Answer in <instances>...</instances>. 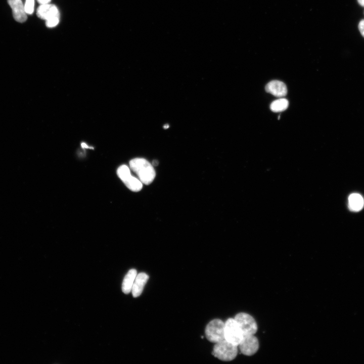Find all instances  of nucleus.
Instances as JSON below:
<instances>
[{
  "instance_id": "obj_1",
  "label": "nucleus",
  "mask_w": 364,
  "mask_h": 364,
  "mask_svg": "<svg viewBox=\"0 0 364 364\" xmlns=\"http://www.w3.org/2000/svg\"><path fill=\"white\" fill-rule=\"evenodd\" d=\"M129 166L143 184L149 185L155 177L156 172L153 165L144 158H136L131 160Z\"/></svg>"
},
{
  "instance_id": "obj_2",
  "label": "nucleus",
  "mask_w": 364,
  "mask_h": 364,
  "mask_svg": "<svg viewBox=\"0 0 364 364\" xmlns=\"http://www.w3.org/2000/svg\"><path fill=\"white\" fill-rule=\"evenodd\" d=\"M238 354L237 346L224 339L216 343L212 354L220 360L229 361L234 359Z\"/></svg>"
},
{
  "instance_id": "obj_3",
  "label": "nucleus",
  "mask_w": 364,
  "mask_h": 364,
  "mask_svg": "<svg viewBox=\"0 0 364 364\" xmlns=\"http://www.w3.org/2000/svg\"><path fill=\"white\" fill-rule=\"evenodd\" d=\"M224 324V339L238 346L244 337L241 328L234 318H229Z\"/></svg>"
},
{
  "instance_id": "obj_4",
  "label": "nucleus",
  "mask_w": 364,
  "mask_h": 364,
  "mask_svg": "<svg viewBox=\"0 0 364 364\" xmlns=\"http://www.w3.org/2000/svg\"><path fill=\"white\" fill-rule=\"evenodd\" d=\"M224 323L220 319H214L206 326L205 333L208 341L217 343L224 339Z\"/></svg>"
},
{
  "instance_id": "obj_5",
  "label": "nucleus",
  "mask_w": 364,
  "mask_h": 364,
  "mask_svg": "<svg viewBox=\"0 0 364 364\" xmlns=\"http://www.w3.org/2000/svg\"><path fill=\"white\" fill-rule=\"evenodd\" d=\"M117 173L120 179L125 185L131 191H140L143 188V183L138 178L133 176L130 173L129 168L126 165L119 166Z\"/></svg>"
},
{
  "instance_id": "obj_6",
  "label": "nucleus",
  "mask_w": 364,
  "mask_h": 364,
  "mask_svg": "<svg viewBox=\"0 0 364 364\" xmlns=\"http://www.w3.org/2000/svg\"><path fill=\"white\" fill-rule=\"evenodd\" d=\"M234 318L241 328L244 335H254L256 333L257 325L250 314L246 312H239L235 315Z\"/></svg>"
},
{
  "instance_id": "obj_7",
  "label": "nucleus",
  "mask_w": 364,
  "mask_h": 364,
  "mask_svg": "<svg viewBox=\"0 0 364 364\" xmlns=\"http://www.w3.org/2000/svg\"><path fill=\"white\" fill-rule=\"evenodd\" d=\"M238 346L242 353L251 356L258 351L259 344L257 338L254 335H244Z\"/></svg>"
},
{
  "instance_id": "obj_8",
  "label": "nucleus",
  "mask_w": 364,
  "mask_h": 364,
  "mask_svg": "<svg viewBox=\"0 0 364 364\" xmlns=\"http://www.w3.org/2000/svg\"><path fill=\"white\" fill-rule=\"evenodd\" d=\"M8 3L12 10L15 20L20 23L25 22L27 17L21 0H8Z\"/></svg>"
},
{
  "instance_id": "obj_9",
  "label": "nucleus",
  "mask_w": 364,
  "mask_h": 364,
  "mask_svg": "<svg viewBox=\"0 0 364 364\" xmlns=\"http://www.w3.org/2000/svg\"><path fill=\"white\" fill-rule=\"evenodd\" d=\"M37 16L43 20H48L54 17H60L57 7L52 4H42L38 8L36 12Z\"/></svg>"
},
{
  "instance_id": "obj_10",
  "label": "nucleus",
  "mask_w": 364,
  "mask_h": 364,
  "mask_svg": "<svg viewBox=\"0 0 364 364\" xmlns=\"http://www.w3.org/2000/svg\"><path fill=\"white\" fill-rule=\"evenodd\" d=\"M266 92L277 97H284L287 94V88L282 81L274 80L269 82L265 86Z\"/></svg>"
},
{
  "instance_id": "obj_11",
  "label": "nucleus",
  "mask_w": 364,
  "mask_h": 364,
  "mask_svg": "<svg viewBox=\"0 0 364 364\" xmlns=\"http://www.w3.org/2000/svg\"><path fill=\"white\" fill-rule=\"evenodd\" d=\"M149 278V276L145 272L137 274L131 291L133 297L136 298L141 295Z\"/></svg>"
},
{
  "instance_id": "obj_12",
  "label": "nucleus",
  "mask_w": 364,
  "mask_h": 364,
  "mask_svg": "<svg viewBox=\"0 0 364 364\" xmlns=\"http://www.w3.org/2000/svg\"><path fill=\"white\" fill-rule=\"evenodd\" d=\"M364 206V199L361 195L358 193L351 194L348 198V207L350 211L358 212Z\"/></svg>"
},
{
  "instance_id": "obj_13",
  "label": "nucleus",
  "mask_w": 364,
  "mask_h": 364,
  "mask_svg": "<svg viewBox=\"0 0 364 364\" xmlns=\"http://www.w3.org/2000/svg\"><path fill=\"white\" fill-rule=\"evenodd\" d=\"M137 275V271L134 268L130 269L125 276L122 283V291L125 294H128L131 291Z\"/></svg>"
},
{
  "instance_id": "obj_14",
  "label": "nucleus",
  "mask_w": 364,
  "mask_h": 364,
  "mask_svg": "<svg viewBox=\"0 0 364 364\" xmlns=\"http://www.w3.org/2000/svg\"><path fill=\"white\" fill-rule=\"evenodd\" d=\"M289 106V102L285 98H280L273 101L270 106V110L274 112H281L286 110Z\"/></svg>"
},
{
  "instance_id": "obj_15",
  "label": "nucleus",
  "mask_w": 364,
  "mask_h": 364,
  "mask_svg": "<svg viewBox=\"0 0 364 364\" xmlns=\"http://www.w3.org/2000/svg\"><path fill=\"white\" fill-rule=\"evenodd\" d=\"M34 0H26L24 9L27 14H31L34 11Z\"/></svg>"
},
{
  "instance_id": "obj_16",
  "label": "nucleus",
  "mask_w": 364,
  "mask_h": 364,
  "mask_svg": "<svg viewBox=\"0 0 364 364\" xmlns=\"http://www.w3.org/2000/svg\"><path fill=\"white\" fill-rule=\"evenodd\" d=\"M60 17H54L46 20V26L48 27H54L57 26L59 22Z\"/></svg>"
},
{
  "instance_id": "obj_17",
  "label": "nucleus",
  "mask_w": 364,
  "mask_h": 364,
  "mask_svg": "<svg viewBox=\"0 0 364 364\" xmlns=\"http://www.w3.org/2000/svg\"><path fill=\"white\" fill-rule=\"evenodd\" d=\"M358 27L360 34L364 37V19L359 22Z\"/></svg>"
},
{
  "instance_id": "obj_18",
  "label": "nucleus",
  "mask_w": 364,
  "mask_h": 364,
  "mask_svg": "<svg viewBox=\"0 0 364 364\" xmlns=\"http://www.w3.org/2000/svg\"><path fill=\"white\" fill-rule=\"evenodd\" d=\"M37 1L40 5L49 4L51 1V0H37Z\"/></svg>"
},
{
  "instance_id": "obj_19",
  "label": "nucleus",
  "mask_w": 364,
  "mask_h": 364,
  "mask_svg": "<svg viewBox=\"0 0 364 364\" xmlns=\"http://www.w3.org/2000/svg\"><path fill=\"white\" fill-rule=\"evenodd\" d=\"M357 2L360 6L364 7V0H357Z\"/></svg>"
},
{
  "instance_id": "obj_20",
  "label": "nucleus",
  "mask_w": 364,
  "mask_h": 364,
  "mask_svg": "<svg viewBox=\"0 0 364 364\" xmlns=\"http://www.w3.org/2000/svg\"><path fill=\"white\" fill-rule=\"evenodd\" d=\"M81 147H82V148H89V147L88 146H87V145L85 143H82L81 144Z\"/></svg>"
},
{
  "instance_id": "obj_21",
  "label": "nucleus",
  "mask_w": 364,
  "mask_h": 364,
  "mask_svg": "<svg viewBox=\"0 0 364 364\" xmlns=\"http://www.w3.org/2000/svg\"><path fill=\"white\" fill-rule=\"evenodd\" d=\"M158 164V161L157 160H154L153 161V166H157Z\"/></svg>"
},
{
  "instance_id": "obj_22",
  "label": "nucleus",
  "mask_w": 364,
  "mask_h": 364,
  "mask_svg": "<svg viewBox=\"0 0 364 364\" xmlns=\"http://www.w3.org/2000/svg\"><path fill=\"white\" fill-rule=\"evenodd\" d=\"M163 127H164V128H167L169 127V125H168V124H165V125H164Z\"/></svg>"
}]
</instances>
